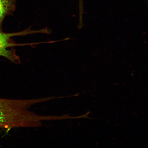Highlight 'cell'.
<instances>
[{"label": "cell", "instance_id": "6da1fadb", "mask_svg": "<svg viewBox=\"0 0 148 148\" xmlns=\"http://www.w3.org/2000/svg\"><path fill=\"white\" fill-rule=\"evenodd\" d=\"M39 102L38 99L0 98V129L9 130L18 127H34V123L29 119L31 112L27 109Z\"/></svg>", "mask_w": 148, "mask_h": 148}, {"label": "cell", "instance_id": "7a4b0ae2", "mask_svg": "<svg viewBox=\"0 0 148 148\" xmlns=\"http://www.w3.org/2000/svg\"><path fill=\"white\" fill-rule=\"evenodd\" d=\"M23 32L7 33L0 31V56L6 58L16 64L20 63V59L16 53L14 47L20 45L16 43L13 37L21 36Z\"/></svg>", "mask_w": 148, "mask_h": 148}, {"label": "cell", "instance_id": "3957f363", "mask_svg": "<svg viewBox=\"0 0 148 148\" xmlns=\"http://www.w3.org/2000/svg\"><path fill=\"white\" fill-rule=\"evenodd\" d=\"M16 1L0 0V31H3V23L5 17L13 14L15 10Z\"/></svg>", "mask_w": 148, "mask_h": 148}, {"label": "cell", "instance_id": "277c9868", "mask_svg": "<svg viewBox=\"0 0 148 148\" xmlns=\"http://www.w3.org/2000/svg\"><path fill=\"white\" fill-rule=\"evenodd\" d=\"M79 3H80V5H82L83 3V0H79Z\"/></svg>", "mask_w": 148, "mask_h": 148}, {"label": "cell", "instance_id": "5b68a950", "mask_svg": "<svg viewBox=\"0 0 148 148\" xmlns=\"http://www.w3.org/2000/svg\"><path fill=\"white\" fill-rule=\"evenodd\" d=\"M147 1H148V0H147Z\"/></svg>", "mask_w": 148, "mask_h": 148}]
</instances>
